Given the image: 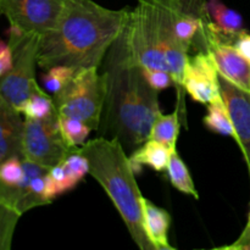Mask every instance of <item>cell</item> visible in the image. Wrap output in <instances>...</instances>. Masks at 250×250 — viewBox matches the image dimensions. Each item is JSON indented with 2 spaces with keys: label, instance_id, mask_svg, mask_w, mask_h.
Returning <instances> with one entry per match:
<instances>
[{
  "label": "cell",
  "instance_id": "d6986e66",
  "mask_svg": "<svg viewBox=\"0 0 250 250\" xmlns=\"http://www.w3.org/2000/svg\"><path fill=\"white\" fill-rule=\"evenodd\" d=\"M59 129L65 143L72 150H77L85 144V139L93 131L84 122L65 116H59Z\"/></svg>",
  "mask_w": 250,
  "mask_h": 250
},
{
  "label": "cell",
  "instance_id": "8fae6325",
  "mask_svg": "<svg viewBox=\"0 0 250 250\" xmlns=\"http://www.w3.org/2000/svg\"><path fill=\"white\" fill-rule=\"evenodd\" d=\"M208 51L211 54L219 75L242 89L250 90V62L233 44L225 43L217 36L210 41Z\"/></svg>",
  "mask_w": 250,
  "mask_h": 250
},
{
  "label": "cell",
  "instance_id": "603a6c76",
  "mask_svg": "<svg viewBox=\"0 0 250 250\" xmlns=\"http://www.w3.org/2000/svg\"><path fill=\"white\" fill-rule=\"evenodd\" d=\"M77 150L68 154L65 160L61 163L73 187H76L85 175H89V163L85 159V156H83Z\"/></svg>",
  "mask_w": 250,
  "mask_h": 250
},
{
  "label": "cell",
  "instance_id": "5b68a950",
  "mask_svg": "<svg viewBox=\"0 0 250 250\" xmlns=\"http://www.w3.org/2000/svg\"><path fill=\"white\" fill-rule=\"evenodd\" d=\"M107 92L106 73L98 67L76 71L70 82L53 95L59 116L84 122L93 131L99 129Z\"/></svg>",
  "mask_w": 250,
  "mask_h": 250
},
{
  "label": "cell",
  "instance_id": "2e32d148",
  "mask_svg": "<svg viewBox=\"0 0 250 250\" xmlns=\"http://www.w3.org/2000/svg\"><path fill=\"white\" fill-rule=\"evenodd\" d=\"M180 127L181 115L177 109L167 115L160 112L155 121L153 122L148 139L159 142V143L167 146L171 151H175L176 146H177L178 134H180Z\"/></svg>",
  "mask_w": 250,
  "mask_h": 250
},
{
  "label": "cell",
  "instance_id": "9a60e30c",
  "mask_svg": "<svg viewBox=\"0 0 250 250\" xmlns=\"http://www.w3.org/2000/svg\"><path fill=\"white\" fill-rule=\"evenodd\" d=\"M171 153L172 151L164 144L153 139H146L143 144L132 151L129 161L134 171H141L143 166H148L156 172H163L167 168Z\"/></svg>",
  "mask_w": 250,
  "mask_h": 250
},
{
  "label": "cell",
  "instance_id": "277c9868",
  "mask_svg": "<svg viewBox=\"0 0 250 250\" xmlns=\"http://www.w3.org/2000/svg\"><path fill=\"white\" fill-rule=\"evenodd\" d=\"M112 45L127 60L141 67L167 71L161 50L160 33L153 0H138L136 7L129 9L124 31Z\"/></svg>",
  "mask_w": 250,
  "mask_h": 250
},
{
  "label": "cell",
  "instance_id": "ffe728a7",
  "mask_svg": "<svg viewBox=\"0 0 250 250\" xmlns=\"http://www.w3.org/2000/svg\"><path fill=\"white\" fill-rule=\"evenodd\" d=\"M53 97H49L42 88L27 99L21 109V114L28 119H44L55 112Z\"/></svg>",
  "mask_w": 250,
  "mask_h": 250
},
{
  "label": "cell",
  "instance_id": "ba28073f",
  "mask_svg": "<svg viewBox=\"0 0 250 250\" xmlns=\"http://www.w3.org/2000/svg\"><path fill=\"white\" fill-rule=\"evenodd\" d=\"M65 0H0V16L27 34L43 37L55 27Z\"/></svg>",
  "mask_w": 250,
  "mask_h": 250
},
{
  "label": "cell",
  "instance_id": "44dd1931",
  "mask_svg": "<svg viewBox=\"0 0 250 250\" xmlns=\"http://www.w3.org/2000/svg\"><path fill=\"white\" fill-rule=\"evenodd\" d=\"M75 73V68L68 67V66H53V67L46 68V72L42 76V82H43L44 88L54 95L60 92L70 82Z\"/></svg>",
  "mask_w": 250,
  "mask_h": 250
},
{
  "label": "cell",
  "instance_id": "7a4b0ae2",
  "mask_svg": "<svg viewBox=\"0 0 250 250\" xmlns=\"http://www.w3.org/2000/svg\"><path fill=\"white\" fill-rule=\"evenodd\" d=\"M107 92L100 122V136L117 139L125 149L134 150L150 134L160 114L159 92L150 87L141 66L127 60L114 45L109 50Z\"/></svg>",
  "mask_w": 250,
  "mask_h": 250
},
{
  "label": "cell",
  "instance_id": "cb8c5ba5",
  "mask_svg": "<svg viewBox=\"0 0 250 250\" xmlns=\"http://www.w3.org/2000/svg\"><path fill=\"white\" fill-rule=\"evenodd\" d=\"M142 72H143V76L146 77V82L150 84V87H153L158 92L173 85L172 77L166 70L142 67Z\"/></svg>",
  "mask_w": 250,
  "mask_h": 250
},
{
  "label": "cell",
  "instance_id": "4fadbf2b",
  "mask_svg": "<svg viewBox=\"0 0 250 250\" xmlns=\"http://www.w3.org/2000/svg\"><path fill=\"white\" fill-rule=\"evenodd\" d=\"M207 9L212 31L225 43L234 44L236 39L247 32L241 14L229 9L221 0H207Z\"/></svg>",
  "mask_w": 250,
  "mask_h": 250
},
{
  "label": "cell",
  "instance_id": "3957f363",
  "mask_svg": "<svg viewBox=\"0 0 250 250\" xmlns=\"http://www.w3.org/2000/svg\"><path fill=\"white\" fill-rule=\"evenodd\" d=\"M77 151L85 156L89 175L109 195L137 247L141 250H155L144 229V197L124 146L117 139L100 136L83 144Z\"/></svg>",
  "mask_w": 250,
  "mask_h": 250
},
{
  "label": "cell",
  "instance_id": "e0dca14e",
  "mask_svg": "<svg viewBox=\"0 0 250 250\" xmlns=\"http://www.w3.org/2000/svg\"><path fill=\"white\" fill-rule=\"evenodd\" d=\"M203 122L207 128L214 133L231 137L236 141L233 124H232L229 109L222 98L207 105V115H205Z\"/></svg>",
  "mask_w": 250,
  "mask_h": 250
},
{
  "label": "cell",
  "instance_id": "484cf974",
  "mask_svg": "<svg viewBox=\"0 0 250 250\" xmlns=\"http://www.w3.org/2000/svg\"><path fill=\"white\" fill-rule=\"evenodd\" d=\"M233 45L236 46L237 50L243 55V58H246L250 62V33H248V31L244 32L243 34H241V36L236 39Z\"/></svg>",
  "mask_w": 250,
  "mask_h": 250
},
{
  "label": "cell",
  "instance_id": "4316f807",
  "mask_svg": "<svg viewBox=\"0 0 250 250\" xmlns=\"http://www.w3.org/2000/svg\"><path fill=\"white\" fill-rule=\"evenodd\" d=\"M222 249H236V250H250V237L241 242H234L233 244L227 247H222Z\"/></svg>",
  "mask_w": 250,
  "mask_h": 250
},
{
  "label": "cell",
  "instance_id": "d4e9b609",
  "mask_svg": "<svg viewBox=\"0 0 250 250\" xmlns=\"http://www.w3.org/2000/svg\"><path fill=\"white\" fill-rule=\"evenodd\" d=\"M12 49L9 42L0 39V80L6 75L12 67Z\"/></svg>",
  "mask_w": 250,
  "mask_h": 250
},
{
  "label": "cell",
  "instance_id": "8992f818",
  "mask_svg": "<svg viewBox=\"0 0 250 250\" xmlns=\"http://www.w3.org/2000/svg\"><path fill=\"white\" fill-rule=\"evenodd\" d=\"M12 49V67L0 80V95L21 112L22 106L39 89L36 80L41 37L27 34L10 26L7 31Z\"/></svg>",
  "mask_w": 250,
  "mask_h": 250
},
{
  "label": "cell",
  "instance_id": "6da1fadb",
  "mask_svg": "<svg viewBox=\"0 0 250 250\" xmlns=\"http://www.w3.org/2000/svg\"><path fill=\"white\" fill-rule=\"evenodd\" d=\"M128 7L107 9L93 0H65L55 27L41 37L38 66L63 65L76 71L102 65L121 36Z\"/></svg>",
  "mask_w": 250,
  "mask_h": 250
},
{
  "label": "cell",
  "instance_id": "ac0fdd59",
  "mask_svg": "<svg viewBox=\"0 0 250 250\" xmlns=\"http://www.w3.org/2000/svg\"><path fill=\"white\" fill-rule=\"evenodd\" d=\"M166 171H167L171 185L178 192L190 195V197L195 198V199H199V194H198V190L195 188L194 182H193V178L190 176L189 170H188L185 161L178 155L177 150L171 153Z\"/></svg>",
  "mask_w": 250,
  "mask_h": 250
},
{
  "label": "cell",
  "instance_id": "52a82bcc",
  "mask_svg": "<svg viewBox=\"0 0 250 250\" xmlns=\"http://www.w3.org/2000/svg\"><path fill=\"white\" fill-rule=\"evenodd\" d=\"M72 151L60 133L58 112L44 119L24 117L22 158L51 168Z\"/></svg>",
  "mask_w": 250,
  "mask_h": 250
},
{
  "label": "cell",
  "instance_id": "9c48e42d",
  "mask_svg": "<svg viewBox=\"0 0 250 250\" xmlns=\"http://www.w3.org/2000/svg\"><path fill=\"white\" fill-rule=\"evenodd\" d=\"M183 88L194 102L208 105L221 99L220 75L209 51L188 55L183 71Z\"/></svg>",
  "mask_w": 250,
  "mask_h": 250
},
{
  "label": "cell",
  "instance_id": "30bf717a",
  "mask_svg": "<svg viewBox=\"0 0 250 250\" xmlns=\"http://www.w3.org/2000/svg\"><path fill=\"white\" fill-rule=\"evenodd\" d=\"M221 95L229 109L234 132L250 176V90L237 87L220 76Z\"/></svg>",
  "mask_w": 250,
  "mask_h": 250
},
{
  "label": "cell",
  "instance_id": "83f0119b",
  "mask_svg": "<svg viewBox=\"0 0 250 250\" xmlns=\"http://www.w3.org/2000/svg\"><path fill=\"white\" fill-rule=\"evenodd\" d=\"M250 237V211H249V217H248V222H247L246 227H244L243 232H242L241 236L238 237V239H237V242H241V241H244V239L249 238Z\"/></svg>",
  "mask_w": 250,
  "mask_h": 250
},
{
  "label": "cell",
  "instance_id": "7c38bea8",
  "mask_svg": "<svg viewBox=\"0 0 250 250\" xmlns=\"http://www.w3.org/2000/svg\"><path fill=\"white\" fill-rule=\"evenodd\" d=\"M21 115L0 95V164L11 156H22L24 120Z\"/></svg>",
  "mask_w": 250,
  "mask_h": 250
},
{
  "label": "cell",
  "instance_id": "5bb4252c",
  "mask_svg": "<svg viewBox=\"0 0 250 250\" xmlns=\"http://www.w3.org/2000/svg\"><path fill=\"white\" fill-rule=\"evenodd\" d=\"M144 229L155 250H173L168 243V229L171 216L165 209L158 207L146 198H143Z\"/></svg>",
  "mask_w": 250,
  "mask_h": 250
},
{
  "label": "cell",
  "instance_id": "7402d4cb",
  "mask_svg": "<svg viewBox=\"0 0 250 250\" xmlns=\"http://www.w3.org/2000/svg\"><path fill=\"white\" fill-rule=\"evenodd\" d=\"M24 170L22 156L15 155L0 164V186L16 187L23 181Z\"/></svg>",
  "mask_w": 250,
  "mask_h": 250
}]
</instances>
